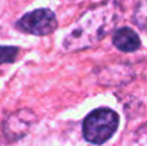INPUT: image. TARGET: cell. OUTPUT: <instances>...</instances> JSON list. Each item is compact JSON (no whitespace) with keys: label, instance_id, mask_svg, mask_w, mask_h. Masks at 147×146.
I'll list each match as a JSON object with an SVG mask.
<instances>
[{"label":"cell","instance_id":"cell-1","mask_svg":"<svg viewBox=\"0 0 147 146\" xmlns=\"http://www.w3.org/2000/svg\"><path fill=\"white\" fill-rule=\"evenodd\" d=\"M117 21V9L114 4H105L86 12L63 39V48L69 52L81 51L101 41Z\"/></svg>","mask_w":147,"mask_h":146},{"label":"cell","instance_id":"cell-2","mask_svg":"<svg viewBox=\"0 0 147 146\" xmlns=\"http://www.w3.org/2000/svg\"><path fill=\"white\" fill-rule=\"evenodd\" d=\"M119 116L114 110L107 107L93 110L83 123V135L88 142L102 145L109 141L116 132Z\"/></svg>","mask_w":147,"mask_h":146},{"label":"cell","instance_id":"cell-3","mask_svg":"<svg viewBox=\"0 0 147 146\" xmlns=\"http://www.w3.org/2000/svg\"><path fill=\"white\" fill-rule=\"evenodd\" d=\"M17 28L32 35H48L57 28V18L51 9H36L28 12L17 22Z\"/></svg>","mask_w":147,"mask_h":146},{"label":"cell","instance_id":"cell-4","mask_svg":"<svg viewBox=\"0 0 147 146\" xmlns=\"http://www.w3.org/2000/svg\"><path fill=\"white\" fill-rule=\"evenodd\" d=\"M36 116L27 109H21L9 114L3 123V132L9 142L23 139L28 133L31 126L35 123Z\"/></svg>","mask_w":147,"mask_h":146},{"label":"cell","instance_id":"cell-5","mask_svg":"<svg viewBox=\"0 0 147 146\" xmlns=\"http://www.w3.org/2000/svg\"><path fill=\"white\" fill-rule=\"evenodd\" d=\"M112 43L121 52H136L140 49L141 40L140 36L129 27H120L115 30L112 35Z\"/></svg>","mask_w":147,"mask_h":146},{"label":"cell","instance_id":"cell-6","mask_svg":"<svg viewBox=\"0 0 147 146\" xmlns=\"http://www.w3.org/2000/svg\"><path fill=\"white\" fill-rule=\"evenodd\" d=\"M133 21L141 30L147 32V0H141L137 4L133 14Z\"/></svg>","mask_w":147,"mask_h":146},{"label":"cell","instance_id":"cell-7","mask_svg":"<svg viewBox=\"0 0 147 146\" xmlns=\"http://www.w3.org/2000/svg\"><path fill=\"white\" fill-rule=\"evenodd\" d=\"M18 56L17 47H3L0 45V65L13 64Z\"/></svg>","mask_w":147,"mask_h":146}]
</instances>
